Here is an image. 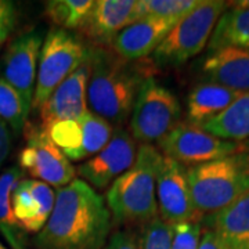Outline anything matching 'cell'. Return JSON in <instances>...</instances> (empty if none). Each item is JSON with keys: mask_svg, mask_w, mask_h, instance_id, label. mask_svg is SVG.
Masks as SVG:
<instances>
[{"mask_svg": "<svg viewBox=\"0 0 249 249\" xmlns=\"http://www.w3.org/2000/svg\"><path fill=\"white\" fill-rule=\"evenodd\" d=\"M178 21L163 18L140 19L124 28L112 40L111 47L118 57L126 61H139L155 52Z\"/></svg>", "mask_w": 249, "mask_h": 249, "instance_id": "2e32d148", "label": "cell"}, {"mask_svg": "<svg viewBox=\"0 0 249 249\" xmlns=\"http://www.w3.org/2000/svg\"><path fill=\"white\" fill-rule=\"evenodd\" d=\"M11 144L13 140H11V132L9 126L0 119V166L7 160L11 150Z\"/></svg>", "mask_w": 249, "mask_h": 249, "instance_id": "d6a6232c", "label": "cell"}, {"mask_svg": "<svg viewBox=\"0 0 249 249\" xmlns=\"http://www.w3.org/2000/svg\"><path fill=\"white\" fill-rule=\"evenodd\" d=\"M187 180L198 214L217 213L249 191V155L238 151L187 168Z\"/></svg>", "mask_w": 249, "mask_h": 249, "instance_id": "277c9868", "label": "cell"}, {"mask_svg": "<svg viewBox=\"0 0 249 249\" xmlns=\"http://www.w3.org/2000/svg\"><path fill=\"white\" fill-rule=\"evenodd\" d=\"M198 249H230L229 245L212 230V229H206L201 234V240Z\"/></svg>", "mask_w": 249, "mask_h": 249, "instance_id": "1f68e13d", "label": "cell"}, {"mask_svg": "<svg viewBox=\"0 0 249 249\" xmlns=\"http://www.w3.org/2000/svg\"><path fill=\"white\" fill-rule=\"evenodd\" d=\"M21 178V170L9 168L0 175V231L14 249H24L22 229L14 217L11 194Z\"/></svg>", "mask_w": 249, "mask_h": 249, "instance_id": "7402d4cb", "label": "cell"}, {"mask_svg": "<svg viewBox=\"0 0 249 249\" xmlns=\"http://www.w3.org/2000/svg\"><path fill=\"white\" fill-rule=\"evenodd\" d=\"M157 147L163 157L191 168L238 152L241 142L223 140L199 126L180 122L157 142Z\"/></svg>", "mask_w": 249, "mask_h": 249, "instance_id": "ba28073f", "label": "cell"}, {"mask_svg": "<svg viewBox=\"0 0 249 249\" xmlns=\"http://www.w3.org/2000/svg\"><path fill=\"white\" fill-rule=\"evenodd\" d=\"M43 45V34L31 31L9 46L3 58V78L19 94L24 107L29 114L35 93L37 61Z\"/></svg>", "mask_w": 249, "mask_h": 249, "instance_id": "7c38bea8", "label": "cell"}, {"mask_svg": "<svg viewBox=\"0 0 249 249\" xmlns=\"http://www.w3.org/2000/svg\"><path fill=\"white\" fill-rule=\"evenodd\" d=\"M89 57V49L78 36L61 28H52L39 54L32 108L39 109L57 86L76 71Z\"/></svg>", "mask_w": 249, "mask_h": 249, "instance_id": "8992f818", "label": "cell"}, {"mask_svg": "<svg viewBox=\"0 0 249 249\" xmlns=\"http://www.w3.org/2000/svg\"><path fill=\"white\" fill-rule=\"evenodd\" d=\"M104 249H139V247L130 232L116 231L111 235Z\"/></svg>", "mask_w": 249, "mask_h": 249, "instance_id": "4dcf8cb0", "label": "cell"}, {"mask_svg": "<svg viewBox=\"0 0 249 249\" xmlns=\"http://www.w3.org/2000/svg\"><path fill=\"white\" fill-rule=\"evenodd\" d=\"M202 229L199 222H184L175 224L172 249H198Z\"/></svg>", "mask_w": 249, "mask_h": 249, "instance_id": "f1b7e54d", "label": "cell"}, {"mask_svg": "<svg viewBox=\"0 0 249 249\" xmlns=\"http://www.w3.org/2000/svg\"><path fill=\"white\" fill-rule=\"evenodd\" d=\"M223 47L249 50V7L229 3V7L216 22L208 43L209 52Z\"/></svg>", "mask_w": 249, "mask_h": 249, "instance_id": "ffe728a7", "label": "cell"}, {"mask_svg": "<svg viewBox=\"0 0 249 249\" xmlns=\"http://www.w3.org/2000/svg\"><path fill=\"white\" fill-rule=\"evenodd\" d=\"M111 213L104 196L82 178L55 193L53 212L35 237L36 249H104Z\"/></svg>", "mask_w": 249, "mask_h": 249, "instance_id": "6da1fadb", "label": "cell"}, {"mask_svg": "<svg viewBox=\"0 0 249 249\" xmlns=\"http://www.w3.org/2000/svg\"><path fill=\"white\" fill-rule=\"evenodd\" d=\"M82 127V151H80V160H89L96 154L101 151L107 145L112 134L114 127L104 118L88 111L79 119Z\"/></svg>", "mask_w": 249, "mask_h": 249, "instance_id": "603a6c76", "label": "cell"}, {"mask_svg": "<svg viewBox=\"0 0 249 249\" xmlns=\"http://www.w3.org/2000/svg\"><path fill=\"white\" fill-rule=\"evenodd\" d=\"M137 0H98L94 1L88 16L78 28L96 47L112 43L124 28L134 22V9Z\"/></svg>", "mask_w": 249, "mask_h": 249, "instance_id": "5bb4252c", "label": "cell"}, {"mask_svg": "<svg viewBox=\"0 0 249 249\" xmlns=\"http://www.w3.org/2000/svg\"><path fill=\"white\" fill-rule=\"evenodd\" d=\"M201 75L241 93H249V50L223 47L211 50L201 62Z\"/></svg>", "mask_w": 249, "mask_h": 249, "instance_id": "e0dca14e", "label": "cell"}, {"mask_svg": "<svg viewBox=\"0 0 249 249\" xmlns=\"http://www.w3.org/2000/svg\"><path fill=\"white\" fill-rule=\"evenodd\" d=\"M16 6L9 0H0V43H4L9 39L16 25Z\"/></svg>", "mask_w": 249, "mask_h": 249, "instance_id": "f546056e", "label": "cell"}, {"mask_svg": "<svg viewBox=\"0 0 249 249\" xmlns=\"http://www.w3.org/2000/svg\"><path fill=\"white\" fill-rule=\"evenodd\" d=\"M28 115L19 94L0 78V119L9 124L14 133L21 134L25 129Z\"/></svg>", "mask_w": 249, "mask_h": 249, "instance_id": "4316f807", "label": "cell"}, {"mask_svg": "<svg viewBox=\"0 0 249 249\" xmlns=\"http://www.w3.org/2000/svg\"><path fill=\"white\" fill-rule=\"evenodd\" d=\"M157 204L160 219L172 226L199 219L191 198L187 168L163 155L157 173Z\"/></svg>", "mask_w": 249, "mask_h": 249, "instance_id": "30bf717a", "label": "cell"}, {"mask_svg": "<svg viewBox=\"0 0 249 249\" xmlns=\"http://www.w3.org/2000/svg\"><path fill=\"white\" fill-rule=\"evenodd\" d=\"M137 145L132 134L122 127L114 130L107 145L78 166V173L94 190H106L133 165Z\"/></svg>", "mask_w": 249, "mask_h": 249, "instance_id": "8fae6325", "label": "cell"}, {"mask_svg": "<svg viewBox=\"0 0 249 249\" xmlns=\"http://www.w3.org/2000/svg\"><path fill=\"white\" fill-rule=\"evenodd\" d=\"M52 142L60 148V151L73 162L80 160V151H82V127L79 121H57L49 124L46 129Z\"/></svg>", "mask_w": 249, "mask_h": 249, "instance_id": "484cf974", "label": "cell"}, {"mask_svg": "<svg viewBox=\"0 0 249 249\" xmlns=\"http://www.w3.org/2000/svg\"><path fill=\"white\" fill-rule=\"evenodd\" d=\"M137 247L139 249H172L173 226L157 216L151 222L142 224Z\"/></svg>", "mask_w": 249, "mask_h": 249, "instance_id": "83f0119b", "label": "cell"}, {"mask_svg": "<svg viewBox=\"0 0 249 249\" xmlns=\"http://www.w3.org/2000/svg\"><path fill=\"white\" fill-rule=\"evenodd\" d=\"M199 127L223 140H249V93H244L224 112Z\"/></svg>", "mask_w": 249, "mask_h": 249, "instance_id": "44dd1931", "label": "cell"}, {"mask_svg": "<svg viewBox=\"0 0 249 249\" xmlns=\"http://www.w3.org/2000/svg\"><path fill=\"white\" fill-rule=\"evenodd\" d=\"M201 0H139L134 9V22L144 18L181 19L199 4ZM133 22V24H134Z\"/></svg>", "mask_w": 249, "mask_h": 249, "instance_id": "d4e9b609", "label": "cell"}, {"mask_svg": "<svg viewBox=\"0 0 249 249\" xmlns=\"http://www.w3.org/2000/svg\"><path fill=\"white\" fill-rule=\"evenodd\" d=\"M90 76L89 57L76 71L71 73L60 86L50 94V97L39 108L42 124L46 129L57 121H79L85 115L88 107V83Z\"/></svg>", "mask_w": 249, "mask_h": 249, "instance_id": "4fadbf2b", "label": "cell"}, {"mask_svg": "<svg viewBox=\"0 0 249 249\" xmlns=\"http://www.w3.org/2000/svg\"><path fill=\"white\" fill-rule=\"evenodd\" d=\"M227 7V1L201 0L196 9L172 28L155 49L152 64L157 68L180 67L198 55L209 43L216 22Z\"/></svg>", "mask_w": 249, "mask_h": 249, "instance_id": "5b68a950", "label": "cell"}, {"mask_svg": "<svg viewBox=\"0 0 249 249\" xmlns=\"http://www.w3.org/2000/svg\"><path fill=\"white\" fill-rule=\"evenodd\" d=\"M244 93L229 89L213 82H202L194 86L187 97L188 124L202 126L224 112Z\"/></svg>", "mask_w": 249, "mask_h": 249, "instance_id": "ac0fdd59", "label": "cell"}, {"mask_svg": "<svg viewBox=\"0 0 249 249\" xmlns=\"http://www.w3.org/2000/svg\"><path fill=\"white\" fill-rule=\"evenodd\" d=\"M0 249H7V248H6V247H4V245H3V244L0 242Z\"/></svg>", "mask_w": 249, "mask_h": 249, "instance_id": "d590c367", "label": "cell"}, {"mask_svg": "<svg viewBox=\"0 0 249 249\" xmlns=\"http://www.w3.org/2000/svg\"><path fill=\"white\" fill-rule=\"evenodd\" d=\"M162 154L152 144H140L133 165L109 186L106 196L114 222L145 224L158 216L157 173Z\"/></svg>", "mask_w": 249, "mask_h": 249, "instance_id": "3957f363", "label": "cell"}, {"mask_svg": "<svg viewBox=\"0 0 249 249\" xmlns=\"http://www.w3.org/2000/svg\"><path fill=\"white\" fill-rule=\"evenodd\" d=\"M27 145L19 152V165L35 178L62 188L75 180L76 170L40 126L25 124Z\"/></svg>", "mask_w": 249, "mask_h": 249, "instance_id": "9c48e42d", "label": "cell"}, {"mask_svg": "<svg viewBox=\"0 0 249 249\" xmlns=\"http://www.w3.org/2000/svg\"><path fill=\"white\" fill-rule=\"evenodd\" d=\"M140 61V60H139ZM126 61L104 47H90L88 107L109 124H122L130 115L152 62Z\"/></svg>", "mask_w": 249, "mask_h": 249, "instance_id": "7a4b0ae2", "label": "cell"}, {"mask_svg": "<svg viewBox=\"0 0 249 249\" xmlns=\"http://www.w3.org/2000/svg\"><path fill=\"white\" fill-rule=\"evenodd\" d=\"M181 106L176 94L154 76L142 82L130 115V134L136 142H158L180 124Z\"/></svg>", "mask_w": 249, "mask_h": 249, "instance_id": "52a82bcc", "label": "cell"}, {"mask_svg": "<svg viewBox=\"0 0 249 249\" xmlns=\"http://www.w3.org/2000/svg\"><path fill=\"white\" fill-rule=\"evenodd\" d=\"M211 224L230 249H249V191L212 214Z\"/></svg>", "mask_w": 249, "mask_h": 249, "instance_id": "d6986e66", "label": "cell"}, {"mask_svg": "<svg viewBox=\"0 0 249 249\" xmlns=\"http://www.w3.org/2000/svg\"><path fill=\"white\" fill-rule=\"evenodd\" d=\"M93 3L91 0H50L45 3V16L57 28L78 29Z\"/></svg>", "mask_w": 249, "mask_h": 249, "instance_id": "cb8c5ba5", "label": "cell"}, {"mask_svg": "<svg viewBox=\"0 0 249 249\" xmlns=\"http://www.w3.org/2000/svg\"><path fill=\"white\" fill-rule=\"evenodd\" d=\"M234 6H241V7H249V0H240V1H230Z\"/></svg>", "mask_w": 249, "mask_h": 249, "instance_id": "e575fe53", "label": "cell"}, {"mask_svg": "<svg viewBox=\"0 0 249 249\" xmlns=\"http://www.w3.org/2000/svg\"><path fill=\"white\" fill-rule=\"evenodd\" d=\"M55 202L52 186L40 180H19L11 194V206L22 231L39 232L49 220Z\"/></svg>", "mask_w": 249, "mask_h": 249, "instance_id": "9a60e30c", "label": "cell"}, {"mask_svg": "<svg viewBox=\"0 0 249 249\" xmlns=\"http://www.w3.org/2000/svg\"><path fill=\"white\" fill-rule=\"evenodd\" d=\"M240 151L245 152V154H248L249 155V140H245V142H241Z\"/></svg>", "mask_w": 249, "mask_h": 249, "instance_id": "836d02e7", "label": "cell"}]
</instances>
